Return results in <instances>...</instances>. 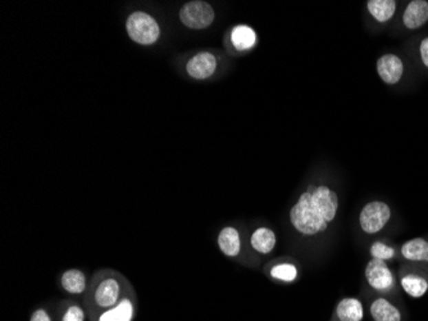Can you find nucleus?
Segmentation results:
<instances>
[{"mask_svg":"<svg viewBox=\"0 0 428 321\" xmlns=\"http://www.w3.org/2000/svg\"><path fill=\"white\" fill-rule=\"evenodd\" d=\"M398 3L395 0H368L367 1V8L371 13L373 19L377 22H389L395 12H396Z\"/></svg>","mask_w":428,"mask_h":321,"instance_id":"obj_14","label":"nucleus"},{"mask_svg":"<svg viewBox=\"0 0 428 321\" xmlns=\"http://www.w3.org/2000/svg\"><path fill=\"white\" fill-rule=\"evenodd\" d=\"M231 43H233V48L244 53V52H249L252 50L253 48L257 45V32L255 30L250 28L249 25H236L233 30H231Z\"/></svg>","mask_w":428,"mask_h":321,"instance_id":"obj_10","label":"nucleus"},{"mask_svg":"<svg viewBox=\"0 0 428 321\" xmlns=\"http://www.w3.org/2000/svg\"><path fill=\"white\" fill-rule=\"evenodd\" d=\"M371 255L374 260H381V261H389L394 256L395 251L394 248L382 243V242H376L371 247Z\"/></svg>","mask_w":428,"mask_h":321,"instance_id":"obj_21","label":"nucleus"},{"mask_svg":"<svg viewBox=\"0 0 428 321\" xmlns=\"http://www.w3.org/2000/svg\"><path fill=\"white\" fill-rule=\"evenodd\" d=\"M126 34L135 44L153 47L162 38V28L158 19L145 10H133L125 21Z\"/></svg>","mask_w":428,"mask_h":321,"instance_id":"obj_2","label":"nucleus"},{"mask_svg":"<svg viewBox=\"0 0 428 321\" xmlns=\"http://www.w3.org/2000/svg\"><path fill=\"white\" fill-rule=\"evenodd\" d=\"M403 22L407 29L417 30L428 22V1L411 0L403 14Z\"/></svg>","mask_w":428,"mask_h":321,"instance_id":"obj_8","label":"nucleus"},{"mask_svg":"<svg viewBox=\"0 0 428 321\" xmlns=\"http://www.w3.org/2000/svg\"><path fill=\"white\" fill-rule=\"evenodd\" d=\"M419 54H420L422 63L428 68V37L422 39V41L419 44Z\"/></svg>","mask_w":428,"mask_h":321,"instance_id":"obj_23","label":"nucleus"},{"mask_svg":"<svg viewBox=\"0 0 428 321\" xmlns=\"http://www.w3.org/2000/svg\"><path fill=\"white\" fill-rule=\"evenodd\" d=\"M377 74L387 85H396L404 75L403 59L396 54H383L376 63Z\"/></svg>","mask_w":428,"mask_h":321,"instance_id":"obj_7","label":"nucleus"},{"mask_svg":"<svg viewBox=\"0 0 428 321\" xmlns=\"http://www.w3.org/2000/svg\"><path fill=\"white\" fill-rule=\"evenodd\" d=\"M400 283L404 292L413 298H420L428 291L427 280L419 275H405L401 278Z\"/></svg>","mask_w":428,"mask_h":321,"instance_id":"obj_19","label":"nucleus"},{"mask_svg":"<svg viewBox=\"0 0 428 321\" xmlns=\"http://www.w3.org/2000/svg\"><path fill=\"white\" fill-rule=\"evenodd\" d=\"M31 321H52L49 315L44 310H38L31 316Z\"/></svg>","mask_w":428,"mask_h":321,"instance_id":"obj_24","label":"nucleus"},{"mask_svg":"<svg viewBox=\"0 0 428 321\" xmlns=\"http://www.w3.org/2000/svg\"><path fill=\"white\" fill-rule=\"evenodd\" d=\"M371 315L374 321H401L398 307L385 298H378L371 304Z\"/></svg>","mask_w":428,"mask_h":321,"instance_id":"obj_16","label":"nucleus"},{"mask_svg":"<svg viewBox=\"0 0 428 321\" xmlns=\"http://www.w3.org/2000/svg\"><path fill=\"white\" fill-rule=\"evenodd\" d=\"M120 292V283L113 278H107L98 284L94 293V298L100 307H114L118 302Z\"/></svg>","mask_w":428,"mask_h":321,"instance_id":"obj_9","label":"nucleus"},{"mask_svg":"<svg viewBox=\"0 0 428 321\" xmlns=\"http://www.w3.org/2000/svg\"><path fill=\"white\" fill-rule=\"evenodd\" d=\"M401 255L408 261L428 262V240L413 238L401 247Z\"/></svg>","mask_w":428,"mask_h":321,"instance_id":"obj_13","label":"nucleus"},{"mask_svg":"<svg viewBox=\"0 0 428 321\" xmlns=\"http://www.w3.org/2000/svg\"><path fill=\"white\" fill-rule=\"evenodd\" d=\"M365 278L373 289L389 292L394 287V275L385 261L372 258L365 266Z\"/></svg>","mask_w":428,"mask_h":321,"instance_id":"obj_6","label":"nucleus"},{"mask_svg":"<svg viewBox=\"0 0 428 321\" xmlns=\"http://www.w3.org/2000/svg\"><path fill=\"white\" fill-rule=\"evenodd\" d=\"M339 208L337 194L328 187L321 185L303 193L290 211V221L303 236H316L326 231L336 218Z\"/></svg>","mask_w":428,"mask_h":321,"instance_id":"obj_1","label":"nucleus"},{"mask_svg":"<svg viewBox=\"0 0 428 321\" xmlns=\"http://www.w3.org/2000/svg\"><path fill=\"white\" fill-rule=\"evenodd\" d=\"M61 284L65 292L81 294L86 288V276L81 270H67L61 278Z\"/></svg>","mask_w":428,"mask_h":321,"instance_id":"obj_17","label":"nucleus"},{"mask_svg":"<svg viewBox=\"0 0 428 321\" xmlns=\"http://www.w3.org/2000/svg\"><path fill=\"white\" fill-rule=\"evenodd\" d=\"M276 243H277L276 234L268 227H258L257 230H254L250 238L253 249L261 255L270 253L275 249Z\"/></svg>","mask_w":428,"mask_h":321,"instance_id":"obj_12","label":"nucleus"},{"mask_svg":"<svg viewBox=\"0 0 428 321\" xmlns=\"http://www.w3.org/2000/svg\"><path fill=\"white\" fill-rule=\"evenodd\" d=\"M391 218V209L382 200H372L364 206L359 215V224L367 234H376L387 225Z\"/></svg>","mask_w":428,"mask_h":321,"instance_id":"obj_4","label":"nucleus"},{"mask_svg":"<svg viewBox=\"0 0 428 321\" xmlns=\"http://www.w3.org/2000/svg\"><path fill=\"white\" fill-rule=\"evenodd\" d=\"M133 318V304L130 300L125 298L117 303L111 310L104 312L99 321H131Z\"/></svg>","mask_w":428,"mask_h":321,"instance_id":"obj_18","label":"nucleus"},{"mask_svg":"<svg viewBox=\"0 0 428 321\" xmlns=\"http://www.w3.org/2000/svg\"><path fill=\"white\" fill-rule=\"evenodd\" d=\"M218 246L221 252L227 257H236L242 251V239L239 231L233 227H226L218 234Z\"/></svg>","mask_w":428,"mask_h":321,"instance_id":"obj_11","label":"nucleus"},{"mask_svg":"<svg viewBox=\"0 0 428 321\" xmlns=\"http://www.w3.org/2000/svg\"><path fill=\"white\" fill-rule=\"evenodd\" d=\"M218 59L212 52H199L187 59L185 71L193 80H206L215 74Z\"/></svg>","mask_w":428,"mask_h":321,"instance_id":"obj_5","label":"nucleus"},{"mask_svg":"<svg viewBox=\"0 0 428 321\" xmlns=\"http://www.w3.org/2000/svg\"><path fill=\"white\" fill-rule=\"evenodd\" d=\"M272 278L282 282H294L298 278V269L292 264H279L270 270Z\"/></svg>","mask_w":428,"mask_h":321,"instance_id":"obj_20","label":"nucleus"},{"mask_svg":"<svg viewBox=\"0 0 428 321\" xmlns=\"http://www.w3.org/2000/svg\"><path fill=\"white\" fill-rule=\"evenodd\" d=\"M336 313L341 321H361L363 319V304L356 298H345L337 304Z\"/></svg>","mask_w":428,"mask_h":321,"instance_id":"obj_15","label":"nucleus"},{"mask_svg":"<svg viewBox=\"0 0 428 321\" xmlns=\"http://www.w3.org/2000/svg\"><path fill=\"white\" fill-rule=\"evenodd\" d=\"M84 311L78 306L69 307L63 316V321H84Z\"/></svg>","mask_w":428,"mask_h":321,"instance_id":"obj_22","label":"nucleus"},{"mask_svg":"<svg viewBox=\"0 0 428 321\" xmlns=\"http://www.w3.org/2000/svg\"><path fill=\"white\" fill-rule=\"evenodd\" d=\"M178 19L186 29L200 31L213 25L215 12L208 1L191 0L180 8Z\"/></svg>","mask_w":428,"mask_h":321,"instance_id":"obj_3","label":"nucleus"}]
</instances>
